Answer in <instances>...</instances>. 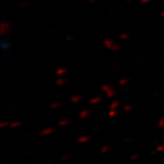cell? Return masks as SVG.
I'll return each mask as SVG.
<instances>
[{
	"label": "cell",
	"mask_w": 164,
	"mask_h": 164,
	"mask_svg": "<svg viewBox=\"0 0 164 164\" xmlns=\"http://www.w3.org/2000/svg\"><path fill=\"white\" fill-rule=\"evenodd\" d=\"M160 17H163V18H164V10L161 11V13H160Z\"/></svg>",
	"instance_id": "8992f818"
},
{
	"label": "cell",
	"mask_w": 164,
	"mask_h": 164,
	"mask_svg": "<svg viewBox=\"0 0 164 164\" xmlns=\"http://www.w3.org/2000/svg\"><path fill=\"white\" fill-rule=\"evenodd\" d=\"M96 1H97V0H89V2H91V3H94Z\"/></svg>",
	"instance_id": "ba28073f"
},
{
	"label": "cell",
	"mask_w": 164,
	"mask_h": 164,
	"mask_svg": "<svg viewBox=\"0 0 164 164\" xmlns=\"http://www.w3.org/2000/svg\"><path fill=\"white\" fill-rule=\"evenodd\" d=\"M11 30V23L8 21H3L1 24V28H0V33L2 36L8 35Z\"/></svg>",
	"instance_id": "7a4b0ae2"
},
{
	"label": "cell",
	"mask_w": 164,
	"mask_h": 164,
	"mask_svg": "<svg viewBox=\"0 0 164 164\" xmlns=\"http://www.w3.org/2000/svg\"><path fill=\"white\" fill-rule=\"evenodd\" d=\"M103 46H105L107 50H113V51H117L121 49V46L116 44L114 41H112L110 39H106L103 41Z\"/></svg>",
	"instance_id": "6da1fadb"
},
{
	"label": "cell",
	"mask_w": 164,
	"mask_h": 164,
	"mask_svg": "<svg viewBox=\"0 0 164 164\" xmlns=\"http://www.w3.org/2000/svg\"><path fill=\"white\" fill-rule=\"evenodd\" d=\"M151 0H139V3L140 4H146V3H149Z\"/></svg>",
	"instance_id": "5b68a950"
},
{
	"label": "cell",
	"mask_w": 164,
	"mask_h": 164,
	"mask_svg": "<svg viewBox=\"0 0 164 164\" xmlns=\"http://www.w3.org/2000/svg\"><path fill=\"white\" fill-rule=\"evenodd\" d=\"M65 71H66V69H65V68H59V69L58 70V74H62V73H64Z\"/></svg>",
	"instance_id": "277c9868"
},
{
	"label": "cell",
	"mask_w": 164,
	"mask_h": 164,
	"mask_svg": "<svg viewBox=\"0 0 164 164\" xmlns=\"http://www.w3.org/2000/svg\"><path fill=\"white\" fill-rule=\"evenodd\" d=\"M27 5V3L26 2H24V3H21V6L23 7V6H26Z\"/></svg>",
	"instance_id": "52a82bcc"
},
{
	"label": "cell",
	"mask_w": 164,
	"mask_h": 164,
	"mask_svg": "<svg viewBox=\"0 0 164 164\" xmlns=\"http://www.w3.org/2000/svg\"><path fill=\"white\" fill-rule=\"evenodd\" d=\"M130 38V34L129 33H122V34H120L119 36V39L120 40H126Z\"/></svg>",
	"instance_id": "3957f363"
}]
</instances>
